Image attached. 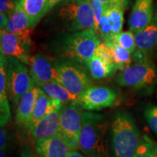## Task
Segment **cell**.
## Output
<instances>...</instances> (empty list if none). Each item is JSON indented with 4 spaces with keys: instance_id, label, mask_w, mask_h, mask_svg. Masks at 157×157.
<instances>
[{
    "instance_id": "cell-13",
    "label": "cell",
    "mask_w": 157,
    "mask_h": 157,
    "mask_svg": "<svg viewBox=\"0 0 157 157\" xmlns=\"http://www.w3.org/2000/svg\"><path fill=\"white\" fill-rule=\"evenodd\" d=\"M153 2L154 0H136L129 18V31L135 34L151 23Z\"/></svg>"
},
{
    "instance_id": "cell-32",
    "label": "cell",
    "mask_w": 157,
    "mask_h": 157,
    "mask_svg": "<svg viewBox=\"0 0 157 157\" xmlns=\"http://www.w3.org/2000/svg\"><path fill=\"white\" fill-rule=\"evenodd\" d=\"M21 157H42L36 150L32 149L30 146H26L23 148L21 154Z\"/></svg>"
},
{
    "instance_id": "cell-37",
    "label": "cell",
    "mask_w": 157,
    "mask_h": 157,
    "mask_svg": "<svg viewBox=\"0 0 157 157\" xmlns=\"http://www.w3.org/2000/svg\"><path fill=\"white\" fill-rule=\"evenodd\" d=\"M152 157H157V143H153V148H152Z\"/></svg>"
},
{
    "instance_id": "cell-6",
    "label": "cell",
    "mask_w": 157,
    "mask_h": 157,
    "mask_svg": "<svg viewBox=\"0 0 157 157\" xmlns=\"http://www.w3.org/2000/svg\"><path fill=\"white\" fill-rule=\"evenodd\" d=\"M60 84L71 93L81 96L86 90L92 87L93 81L87 67L72 60L63 59L56 63Z\"/></svg>"
},
{
    "instance_id": "cell-4",
    "label": "cell",
    "mask_w": 157,
    "mask_h": 157,
    "mask_svg": "<svg viewBox=\"0 0 157 157\" xmlns=\"http://www.w3.org/2000/svg\"><path fill=\"white\" fill-rule=\"evenodd\" d=\"M58 10V17L68 32L94 29L95 18L89 0H66Z\"/></svg>"
},
{
    "instance_id": "cell-1",
    "label": "cell",
    "mask_w": 157,
    "mask_h": 157,
    "mask_svg": "<svg viewBox=\"0 0 157 157\" xmlns=\"http://www.w3.org/2000/svg\"><path fill=\"white\" fill-rule=\"evenodd\" d=\"M108 128L104 116L83 111L78 149L87 157H110Z\"/></svg>"
},
{
    "instance_id": "cell-26",
    "label": "cell",
    "mask_w": 157,
    "mask_h": 157,
    "mask_svg": "<svg viewBox=\"0 0 157 157\" xmlns=\"http://www.w3.org/2000/svg\"><path fill=\"white\" fill-rule=\"evenodd\" d=\"M154 140L146 135H143L133 157H152Z\"/></svg>"
},
{
    "instance_id": "cell-30",
    "label": "cell",
    "mask_w": 157,
    "mask_h": 157,
    "mask_svg": "<svg viewBox=\"0 0 157 157\" xmlns=\"http://www.w3.org/2000/svg\"><path fill=\"white\" fill-rule=\"evenodd\" d=\"M15 7V0H0V12L9 15Z\"/></svg>"
},
{
    "instance_id": "cell-7",
    "label": "cell",
    "mask_w": 157,
    "mask_h": 157,
    "mask_svg": "<svg viewBox=\"0 0 157 157\" xmlns=\"http://www.w3.org/2000/svg\"><path fill=\"white\" fill-rule=\"evenodd\" d=\"M115 80L122 87L134 89L148 88L157 81V69L154 64L142 58L129 68L120 71Z\"/></svg>"
},
{
    "instance_id": "cell-15",
    "label": "cell",
    "mask_w": 157,
    "mask_h": 157,
    "mask_svg": "<svg viewBox=\"0 0 157 157\" xmlns=\"http://www.w3.org/2000/svg\"><path fill=\"white\" fill-rule=\"evenodd\" d=\"M61 102L52 99L43 90L39 87V94L35 103L34 111L31 116L28 129L30 130L36 126L39 121L52 111L57 109H60L63 106Z\"/></svg>"
},
{
    "instance_id": "cell-34",
    "label": "cell",
    "mask_w": 157,
    "mask_h": 157,
    "mask_svg": "<svg viewBox=\"0 0 157 157\" xmlns=\"http://www.w3.org/2000/svg\"><path fill=\"white\" fill-rule=\"evenodd\" d=\"M9 17L6 13H0V28L1 29H5L8 23Z\"/></svg>"
},
{
    "instance_id": "cell-17",
    "label": "cell",
    "mask_w": 157,
    "mask_h": 157,
    "mask_svg": "<svg viewBox=\"0 0 157 157\" xmlns=\"http://www.w3.org/2000/svg\"><path fill=\"white\" fill-rule=\"evenodd\" d=\"M60 109L55 110L48 113L34 128L29 130L35 140L48 138L58 134Z\"/></svg>"
},
{
    "instance_id": "cell-27",
    "label": "cell",
    "mask_w": 157,
    "mask_h": 157,
    "mask_svg": "<svg viewBox=\"0 0 157 157\" xmlns=\"http://www.w3.org/2000/svg\"><path fill=\"white\" fill-rule=\"evenodd\" d=\"M143 115L149 128L157 136V105H149L146 106Z\"/></svg>"
},
{
    "instance_id": "cell-39",
    "label": "cell",
    "mask_w": 157,
    "mask_h": 157,
    "mask_svg": "<svg viewBox=\"0 0 157 157\" xmlns=\"http://www.w3.org/2000/svg\"><path fill=\"white\" fill-rule=\"evenodd\" d=\"M89 1H90V0H89Z\"/></svg>"
},
{
    "instance_id": "cell-29",
    "label": "cell",
    "mask_w": 157,
    "mask_h": 157,
    "mask_svg": "<svg viewBox=\"0 0 157 157\" xmlns=\"http://www.w3.org/2000/svg\"><path fill=\"white\" fill-rule=\"evenodd\" d=\"M92 8L93 10L94 18H95V31L97 29L100 21H101L103 13H105V10L107 8L104 4L102 2L101 0H90Z\"/></svg>"
},
{
    "instance_id": "cell-25",
    "label": "cell",
    "mask_w": 157,
    "mask_h": 157,
    "mask_svg": "<svg viewBox=\"0 0 157 157\" xmlns=\"http://www.w3.org/2000/svg\"><path fill=\"white\" fill-rule=\"evenodd\" d=\"M115 42L120 45L123 48L126 49L130 53H133L136 50V43L135 39V34L131 31H121L119 34L113 37L110 42Z\"/></svg>"
},
{
    "instance_id": "cell-36",
    "label": "cell",
    "mask_w": 157,
    "mask_h": 157,
    "mask_svg": "<svg viewBox=\"0 0 157 157\" xmlns=\"http://www.w3.org/2000/svg\"><path fill=\"white\" fill-rule=\"evenodd\" d=\"M67 157H87V156H86L85 155L84 156L83 154L78 153L77 151L72 150L69 152V154H68Z\"/></svg>"
},
{
    "instance_id": "cell-19",
    "label": "cell",
    "mask_w": 157,
    "mask_h": 157,
    "mask_svg": "<svg viewBox=\"0 0 157 157\" xmlns=\"http://www.w3.org/2000/svg\"><path fill=\"white\" fill-rule=\"evenodd\" d=\"M8 93L7 87V72H6L5 57L1 54L0 60V124L1 127L8 122L10 119Z\"/></svg>"
},
{
    "instance_id": "cell-24",
    "label": "cell",
    "mask_w": 157,
    "mask_h": 157,
    "mask_svg": "<svg viewBox=\"0 0 157 157\" xmlns=\"http://www.w3.org/2000/svg\"><path fill=\"white\" fill-rule=\"evenodd\" d=\"M111 47L113 62L117 70L123 71L132 65V53L115 42H105Z\"/></svg>"
},
{
    "instance_id": "cell-5",
    "label": "cell",
    "mask_w": 157,
    "mask_h": 157,
    "mask_svg": "<svg viewBox=\"0 0 157 157\" xmlns=\"http://www.w3.org/2000/svg\"><path fill=\"white\" fill-rule=\"evenodd\" d=\"M4 57L7 72V93L13 106L17 107L21 98L35 82L25 63L13 57Z\"/></svg>"
},
{
    "instance_id": "cell-11",
    "label": "cell",
    "mask_w": 157,
    "mask_h": 157,
    "mask_svg": "<svg viewBox=\"0 0 157 157\" xmlns=\"http://www.w3.org/2000/svg\"><path fill=\"white\" fill-rule=\"evenodd\" d=\"M124 5L109 7L103 13L95 33L97 36L102 38L104 42H108L122 31L124 24Z\"/></svg>"
},
{
    "instance_id": "cell-10",
    "label": "cell",
    "mask_w": 157,
    "mask_h": 157,
    "mask_svg": "<svg viewBox=\"0 0 157 157\" xmlns=\"http://www.w3.org/2000/svg\"><path fill=\"white\" fill-rule=\"evenodd\" d=\"M118 93L108 87H93L86 90L80 97L79 105L87 111H99L114 105Z\"/></svg>"
},
{
    "instance_id": "cell-20",
    "label": "cell",
    "mask_w": 157,
    "mask_h": 157,
    "mask_svg": "<svg viewBox=\"0 0 157 157\" xmlns=\"http://www.w3.org/2000/svg\"><path fill=\"white\" fill-rule=\"evenodd\" d=\"M37 86L44 90V93L48 94L51 98L61 102L63 105L72 103H79L81 96L71 93L69 90L58 82H48L39 84Z\"/></svg>"
},
{
    "instance_id": "cell-8",
    "label": "cell",
    "mask_w": 157,
    "mask_h": 157,
    "mask_svg": "<svg viewBox=\"0 0 157 157\" xmlns=\"http://www.w3.org/2000/svg\"><path fill=\"white\" fill-rule=\"evenodd\" d=\"M82 108L78 103L64 104L60 111L58 135L67 142L72 150H78L82 126Z\"/></svg>"
},
{
    "instance_id": "cell-28",
    "label": "cell",
    "mask_w": 157,
    "mask_h": 157,
    "mask_svg": "<svg viewBox=\"0 0 157 157\" xmlns=\"http://www.w3.org/2000/svg\"><path fill=\"white\" fill-rule=\"evenodd\" d=\"M94 56L101 58L102 60H105V62L109 63H113L111 47L107 43H100L95 49Z\"/></svg>"
},
{
    "instance_id": "cell-9",
    "label": "cell",
    "mask_w": 157,
    "mask_h": 157,
    "mask_svg": "<svg viewBox=\"0 0 157 157\" xmlns=\"http://www.w3.org/2000/svg\"><path fill=\"white\" fill-rule=\"evenodd\" d=\"M31 29L18 33L9 32L5 29L0 31L1 54L7 57H13L29 65L32 48Z\"/></svg>"
},
{
    "instance_id": "cell-22",
    "label": "cell",
    "mask_w": 157,
    "mask_h": 157,
    "mask_svg": "<svg viewBox=\"0 0 157 157\" xmlns=\"http://www.w3.org/2000/svg\"><path fill=\"white\" fill-rule=\"evenodd\" d=\"M90 75L94 80H99L113 76L117 68L114 63H109L98 57L93 56L86 64Z\"/></svg>"
},
{
    "instance_id": "cell-23",
    "label": "cell",
    "mask_w": 157,
    "mask_h": 157,
    "mask_svg": "<svg viewBox=\"0 0 157 157\" xmlns=\"http://www.w3.org/2000/svg\"><path fill=\"white\" fill-rule=\"evenodd\" d=\"M31 28L29 15L18 3L15 2V7L9 15L8 23L5 29L9 32L18 33Z\"/></svg>"
},
{
    "instance_id": "cell-18",
    "label": "cell",
    "mask_w": 157,
    "mask_h": 157,
    "mask_svg": "<svg viewBox=\"0 0 157 157\" xmlns=\"http://www.w3.org/2000/svg\"><path fill=\"white\" fill-rule=\"evenodd\" d=\"M135 43L137 50L143 55H147L157 48V18L146 28L135 34Z\"/></svg>"
},
{
    "instance_id": "cell-33",
    "label": "cell",
    "mask_w": 157,
    "mask_h": 157,
    "mask_svg": "<svg viewBox=\"0 0 157 157\" xmlns=\"http://www.w3.org/2000/svg\"><path fill=\"white\" fill-rule=\"evenodd\" d=\"M101 1L104 4L106 8L117 5L126 6L127 5V0H101Z\"/></svg>"
},
{
    "instance_id": "cell-31",
    "label": "cell",
    "mask_w": 157,
    "mask_h": 157,
    "mask_svg": "<svg viewBox=\"0 0 157 157\" xmlns=\"http://www.w3.org/2000/svg\"><path fill=\"white\" fill-rule=\"evenodd\" d=\"M9 146V133L7 131V129L1 127V130H0V148H1V151H6L8 149Z\"/></svg>"
},
{
    "instance_id": "cell-16",
    "label": "cell",
    "mask_w": 157,
    "mask_h": 157,
    "mask_svg": "<svg viewBox=\"0 0 157 157\" xmlns=\"http://www.w3.org/2000/svg\"><path fill=\"white\" fill-rule=\"evenodd\" d=\"M39 87L34 84L21 98L16 107L15 121L18 124L28 128L35 103L39 94Z\"/></svg>"
},
{
    "instance_id": "cell-3",
    "label": "cell",
    "mask_w": 157,
    "mask_h": 157,
    "mask_svg": "<svg viewBox=\"0 0 157 157\" xmlns=\"http://www.w3.org/2000/svg\"><path fill=\"white\" fill-rule=\"evenodd\" d=\"M100 43L94 29L76 31L61 36L57 44V52L63 59L86 65Z\"/></svg>"
},
{
    "instance_id": "cell-35",
    "label": "cell",
    "mask_w": 157,
    "mask_h": 157,
    "mask_svg": "<svg viewBox=\"0 0 157 157\" xmlns=\"http://www.w3.org/2000/svg\"><path fill=\"white\" fill-rule=\"evenodd\" d=\"M66 1V0H49L48 5V12H50L51 10L53 9L56 6L59 5L60 2Z\"/></svg>"
},
{
    "instance_id": "cell-21",
    "label": "cell",
    "mask_w": 157,
    "mask_h": 157,
    "mask_svg": "<svg viewBox=\"0 0 157 157\" xmlns=\"http://www.w3.org/2000/svg\"><path fill=\"white\" fill-rule=\"evenodd\" d=\"M23 7L30 19L31 28L38 24L48 13L49 0H15Z\"/></svg>"
},
{
    "instance_id": "cell-14",
    "label": "cell",
    "mask_w": 157,
    "mask_h": 157,
    "mask_svg": "<svg viewBox=\"0 0 157 157\" xmlns=\"http://www.w3.org/2000/svg\"><path fill=\"white\" fill-rule=\"evenodd\" d=\"M36 150L42 157H67L72 148L59 135L36 141Z\"/></svg>"
},
{
    "instance_id": "cell-38",
    "label": "cell",
    "mask_w": 157,
    "mask_h": 157,
    "mask_svg": "<svg viewBox=\"0 0 157 157\" xmlns=\"http://www.w3.org/2000/svg\"><path fill=\"white\" fill-rule=\"evenodd\" d=\"M0 157H6L5 151H1V152H0Z\"/></svg>"
},
{
    "instance_id": "cell-12",
    "label": "cell",
    "mask_w": 157,
    "mask_h": 157,
    "mask_svg": "<svg viewBox=\"0 0 157 157\" xmlns=\"http://www.w3.org/2000/svg\"><path fill=\"white\" fill-rule=\"evenodd\" d=\"M28 66L31 77L37 85L52 82L60 83L56 63L44 54L36 53L31 56Z\"/></svg>"
},
{
    "instance_id": "cell-2",
    "label": "cell",
    "mask_w": 157,
    "mask_h": 157,
    "mask_svg": "<svg viewBox=\"0 0 157 157\" xmlns=\"http://www.w3.org/2000/svg\"><path fill=\"white\" fill-rule=\"evenodd\" d=\"M111 129L113 157H133L142 136L132 116L126 111H117Z\"/></svg>"
}]
</instances>
